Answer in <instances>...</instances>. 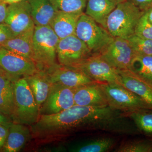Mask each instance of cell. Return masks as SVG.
<instances>
[{
    "label": "cell",
    "mask_w": 152,
    "mask_h": 152,
    "mask_svg": "<svg viewBox=\"0 0 152 152\" xmlns=\"http://www.w3.org/2000/svg\"><path fill=\"white\" fill-rule=\"evenodd\" d=\"M115 113L109 106L93 107L74 105L63 111L40 115L31 126L32 134L39 138L65 135L81 131L111 132Z\"/></svg>",
    "instance_id": "cell-1"
},
{
    "label": "cell",
    "mask_w": 152,
    "mask_h": 152,
    "mask_svg": "<svg viewBox=\"0 0 152 152\" xmlns=\"http://www.w3.org/2000/svg\"><path fill=\"white\" fill-rule=\"evenodd\" d=\"M144 13L129 0L118 3L108 17L106 29L114 38L128 39L134 34L137 24Z\"/></svg>",
    "instance_id": "cell-2"
},
{
    "label": "cell",
    "mask_w": 152,
    "mask_h": 152,
    "mask_svg": "<svg viewBox=\"0 0 152 152\" xmlns=\"http://www.w3.org/2000/svg\"><path fill=\"white\" fill-rule=\"evenodd\" d=\"M59 39L50 26H35L33 61L38 70L46 71L57 64V48Z\"/></svg>",
    "instance_id": "cell-3"
},
{
    "label": "cell",
    "mask_w": 152,
    "mask_h": 152,
    "mask_svg": "<svg viewBox=\"0 0 152 152\" xmlns=\"http://www.w3.org/2000/svg\"><path fill=\"white\" fill-rule=\"evenodd\" d=\"M14 83L15 107L11 120L14 123L32 126L37 121L40 115L34 95L25 77Z\"/></svg>",
    "instance_id": "cell-4"
},
{
    "label": "cell",
    "mask_w": 152,
    "mask_h": 152,
    "mask_svg": "<svg viewBox=\"0 0 152 152\" xmlns=\"http://www.w3.org/2000/svg\"><path fill=\"white\" fill-rule=\"evenodd\" d=\"M75 35L86 44L93 54H100L114 38L107 30L85 12L77 23Z\"/></svg>",
    "instance_id": "cell-5"
},
{
    "label": "cell",
    "mask_w": 152,
    "mask_h": 152,
    "mask_svg": "<svg viewBox=\"0 0 152 152\" xmlns=\"http://www.w3.org/2000/svg\"><path fill=\"white\" fill-rule=\"evenodd\" d=\"M108 106L115 110L132 113L142 109L152 108L138 95L121 85L101 83Z\"/></svg>",
    "instance_id": "cell-6"
},
{
    "label": "cell",
    "mask_w": 152,
    "mask_h": 152,
    "mask_svg": "<svg viewBox=\"0 0 152 152\" xmlns=\"http://www.w3.org/2000/svg\"><path fill=\"white\" fill-rule=\"evenodd\" d=\"M72 68L81 71L95 81L122 86L118 70L107 62L100 54L92 55Z\"/></svg>",
    "instance_id": "cell-7"
},
{
    "label": "cell",
    "mask_w": 152,
    "mask_h": 152,
    "mask_svg": "<svg viewBox=\"0 0 152 152\" xmlns=\"http://www.w3.org/2000/svg\"><path fill=\"white\" fill-rule=\"evenodd\" d=\"M0 69L13 82L38 71L32 60L10 51L1 46Z\"/></svg>",
    "instance_id": "cell-8"
},
{
    "label": "cell",
    "mask_w": 152,
    "mask_h": 152,
    "mask_svg": "<svg viewBox=\"0 0 152 152\" xmlns=\"http://www.w3.org/2000/svg\"><path fill=\"white\" fill-rule=\"evenodd\" d=\"M93 55L84 42L75 35L60 39L57 48V59L62 65L73 67Z\"/></svg>",
    "instance_id": "cell-9"
},
{
    "label": "cell",
    "mask_w": 152,
    "mask_h": 152,
    "mask_svg": "<svg viewBox=\"0 0 152 152\" xmlns=\"http://www.w3.org/2000/svg\"><path fill=\"white\" fill-rule=\"evenodd\" d=\"M52 84H59L70 88L76 89L96 83L81 71L58 63L44 71Z\"/></svg>",
    "instance_id": "cell-10"
},
{
    "label": "cell",
    "mask_w": 152,
    "mask_h": 152,
    "mask_svg": "<svg viewBox=\"0 0 152 152\" xmlns=\"http://www.w3.org/2000/svg\"><path fill=\"white\" fill-rule=\"evenodd\" d=\"M103 58L118 70L129 69L137 56L127 39L115 37L100 54Z\"/></svg>",
    "instance_id": "cell-11"
},
{
    "label": "cell",
    "mask_w": 152,
    "mask_h": 152,
    "mask_svg": "<svg viewBox=\"0 0 152 152\" xmlns=\"http://www.w3.org/2000/svg\"><path fill=\"white\" fill-rule=\"evenodd\" d=\"M4 23L9 26L15 37L34 28L28 0L8 5Z\"/></svg>",
    "instance_id": "cell-12"
},
{
    "label": "cell",
    "mask_w": 152,
    "mask_h": 152,
    "mask_svg": "<svg viewBox=\"0 0 152 152\" xmlns=\"http://www.w3.org/2000/svg\"><path fill=\"white\" fill-rule=\"evenodd\" d=\"M74 105V89L52 84L46 99L40 109V115L58 113Z\"/></svg>",
    "instance_id": "cell-13"
},
{
    "label": "cell",
    "mask_w": 152,
    "mask_h": 152,
    "mask_svg": "<svg viewBox=\"0 0 152 152\" xmlns=\"http://www.w3.org/2000/svg\"><path fill=\"white\" fill-rule=\"evenodd\" d=\"M75 105L93 107L108 106L100 83H96L74 90Z\"/></svg>",
    "instance_id": "cell-14"
},
{
    "label": "cell",
    "mask_w": 152,
    "mask_h": 152,
    "mask_svg": "<svg viewBox=\"0 0 152 152\" xmlns=\"http://www.w3.org/2000/svg\"><path fill=\"white\" fill-rule=\"evenodd\" d=\"M118 72L123 86L138 95L152 108V85L129 69L121 70Z\"/></svg>",
    "instance_id": "cell-15"
},
{
    "label": "cell",
    "mask_w": 152,
    "mask_h": 152,
    "mask_svg": "<svg viewBox=\"0 0 152 152\" xmlns=\"http://www.w3.org/2000/svg\"><path fill=\"white\" fill-rule=\"evenodd\" d=\"M31 137V133L26 125L13 122L9 128L7 137L1 152H19Z\"/></svg>",
    "instance_id": "cell-16"
},
{
    "label": "cell",
    "mask_w": 152,
    "mask_h": 152,
    "mask_svg": "<svg viewBox=\"0 0 152 152\" xmlns=\"http://www.w3.org/2000/svg\"><path fill=\"white\" fill-rule=\"evenodd\" d=\"M83 13H72L58 11L50 26L59 39L75 35L77 23Z\"/></svg>",
    "instance_id": "cell-17"
},
{
    "label": "cell",
    "mask_w": 152,
    "mask_h": 152,
    "mask_svg": "<svg viewBox=\"0 0 152 152\" xmlns=\"http://www.w3.org/2000/svg\"><path fill=\"white\" fill-rule=\"evenodd\" d=\"M35 26H50L58 11L51 0H28Z\"/></svg>",
    "instance_id": "cell-18"
},
{
    "label": "cell",
    "mask_w": 152,
    "mask_h": 152,
    "mask_svg": "<svg viewBox=\"0 0 152 152\" xmlns=\"http://www.w3.org/2000/svg\"><path fill=\"white\" fill-rule=\"evenodd\" d=\"M32 92L39 109L46 99L52 83L44 71L37 72L25 77Z\"/></svg>",
    "instance_id": "cell-19"
},
{
    "label": "cell",
    "mask_w": 152,
    "mask_h": 152,
    "mask_svg": "<svg viewBox=\"0 0 152 152\" xmlns=\"http://www.w3.org/2000/svg\"><path fill=\"white\" fill-rule=\"evenodd\" d=\"M118 4L115 0H87L85 13L106 29L108 17Z\"/></svg>",
    "instance_id": "cell-20"
},
{
    "label": "cell",
    "mask_w": 152,
    "mask_h": 152,
    "mask_svg": "<svg viewBox=\"0 0 152 152\" xmlns=\"http://www.w3.org/2000/svg\"><path fill=\"white\" fill-rule=\"evenodd\" d=\"M34 29L16 36L0 46L10 51L33 60Z\"/></svg>",
    "instance_id": "cell-21"
},
{
    "label": "cell",
    "mask_w": 152,
    "mask_h": 152,
    "mask_svg": "<svg viewBox=\"0 0 152 152\" xmlns=\"http://www.w3.org/2000/svg\"><path fill=\"white\" fill-rule=\"evenodd\" d=\"M15 107L14 82L0 71V111L11 119Z\"/></svg>",
    "instance_id": "cell-22"
},
{
    "label": "cell",
    "mask_w": 152,
    "mask_h": 152,
    "mask_svg": "<svg viewBox=\"0 0 152 152\" xmlns=\"http://www.w3.org/2000/svg\"><path fill=\"white\" fill-rule=\"evenodd\" d=\"M117 142L115 137H102L75 144L70 147L69 150L75 152H108L116 145Z\"/></svg>",
    "instance_id": "cell-23"
},
{
    "label": "cell",
    "mask_w": 152,
    "mask_h": 152,
    "mask_svg": "<svg viewBox=\"0 0 152 152\" xmlns=\"http://www.w3.org/2000/svg\"><path fill=\"white\" fill-rule=\"evenodd\" d=\"M134 124L139 133L152 141V108L125 113Z\"/></svg>",
    "instance_id": "cell-24"
},
{
    "label": "cell",
    "mask_w": 152,
    "mask_h": 152,
    "mask_svg": "<svg viewBox=\"0 0 152 152\" xmlns=\"http://www.w3.org/2000/svg\"><path fill=\"white\" fill-rule=\"evenodd\" d=\"M129 69L152 85V56L137 55Z\"/></svg>",
    "instance_id": "cell-25"
},
{
    "label": "cell",
    "mask_w": 152,
    "mask_h": 152,
    "mask_svg": "<svg viewBox=\"0 0 152 152\" xmlns=\"http://www.w3.org/2000/svg\"><path fill=\"white\" fill-rule=\"evenodd\" d=\"M152 141L149 140H130L123 142L115 151L116 152H150Z\"/></svg>",
    "instance_id": "cell-26"
},
{
    "label": "cell",
    "mask_w": 152,
    "mask_h": 152,
    "mask_svg": "<svg viewBox=\"0 0 152 152\" xmlns=\"http://www.w3.org/2000/svg\"><path fill=\"white\" fill-rule=\"evenodd\" d=\"M87 0H51L58 11L72 13H83Z\"/></svg>",
    "instance_id": "cell-27"
},
{
    "label": "cell",
    "mask_w": 152,
    "mask_h": 152,
    "mask_svg": "<svg viewBox=\"0 0 152 152\" xmlns=\"http://www.w3.org/2000/svg\"><path fill=\"white\" fill-rule=\"evenodd\" d=\"M127 40L137 55L152 56V40L134 34Z\"/></svg>",
    "instance_id": "cell-28"
},
{
    "label": "cell",
    "mask_w": 152,
    "mask_h": 152,
    "mask_svg": "<svg viewBox=\"0 0 152 152\" xmlns=\"http://www.w3.org/2000/svg\"><path fill=\"white\" fill-rule=\"evenodd\" d=\"M134 34L141 37L152 40V24L148 19L147 12L139 20Z\"/></svg>",
    "instance_id": "cell-29"
},
{
    "label": "cell",
    "mask_w": 152,
    "mask_h": 152,
    "mask_svg": "<svg viewBox=\"0 0 152 152\" xmlns=\"http://www.w3.org/2000/svg\"><path fill=\"white\" fill-rule=\"evenodd\" d=\"M15 37L7 25L4 23H0V45Z\"/></svg>",
    "instance_id": "cell-30"
},
{
    "label": "cell",
    "mask_w": 152,
    "mask_h": 152,
    "mask_svg": "<svg viewBox=\"0 0 152 152\" xmlns=\"http://www.w3.org/2000/svg\"><path fill=\"white\" fill-rule=\"evenodd\" d=\"M142 12H145L152 10V0H129Z\"/></svg>",
    "instance_id": "cell-31"
},
{
    "label": "cell",
    "mask_w": 152,
    "mask_h": 152,
    "mask_svg": "<svg viewBox=\"0 0 152 152\" xmlns=\"http://www.w3.org/2000/svg\"><path fill=\"white\" fill-rule=\"evenodd\" d=\"M10 126L0 124V152L1 151L8 135Z\"/></svg>",
    "instance_id": "cell-32"
},
{
    "label": "cell",
    "mask_w": 152,
    "mask_h": 152,
    "mask_svg": "<svg viewBox=\"0 0 152 152\" xmlns=\"http://www.w3.org/2000/svg\"><path fill=\"white\" fill-rule=\"evenodd\" d=\"M7 5L0 2V23L4 22L7 15Z\"/></svg>",
    "instance_id": "cell-33"
},
{
    "label": "cell",
    "mask_w": 152,
    "mask_h": 152,
    "mask_svg": "<svg viewBox=\"0 0 152 152\" xmlns=\"http://www.w3.org/2000/svg\"><path fill=\"white\" fill-rule=\"evenodd\" d=\"M12 123V121L9 117L7 116L0 111V124L10 126Z\"/></svg>",
    "instance_id": "cell-34"
},
{
    "label": "cell",
    "mask_w": 152,
    "mask_h": 152,
    "mask_svg": "<svg viewBox=\"0 0 152 152\" xmlns=\"http://www.w3.org/2000/svg\"><path fill=\"white\" fill-rule=\"evenodd\" d=\"M24 0H0V2L4 3L6 4H15V3L20 2Z\"/></svg>",
    "instance_id": "cell-35"
},
{
    "label": "cell",
    "mask_w": 152,
    "mask_h": 152,
    "mask_svg": "<svg viewBox=\"0 0 152 152\" xmlns=\"http://www.w3.org/2000/svg\"><path fill=\"white\" fill-rule=\"evenodd\" d=\"M148 13V19L149 21L152 24V10L147 12Z\"/></svg>",
    "instance_id": "cell-36"
},
{
    "label": "cell",
    "mask_w": 152,
    "mask_h": 152,
    "mask_svg": "<svg viewBox=\"0 0 152 152\" xmlns=\"http://www.w3.org/2000/svg\"><path fill=\"white\" fill-rule=\"evenodd\" d=\"M117 3H118L122 2L124 1H126V0H115Z\"/></svg>",
    "instance_id": "cell-37"
},
{
    "label": "cell",
    "mask_w": 152,
    "mask_h": 152,
    "mask_svg": "<svg viewBox=\"0 0 152 152\" xmlns=\"http://www.w3.org/2000/svg\"><path fill=\"white\" fill-rule=\"evenodd\" d=\"M150 152H152V147L151 148V150H150Z\"/></svg>",
    "instance_id": "cell-38"
},
{
    "label": "cell",
    "mask_w": 152,
    "mask_h": 152,
    "mask_svg": "<svg viewBox=\"0 0 152 152\" xmlns=\"http://www.w3.org/2000/svg\"><path fill=\"white\" fill-rule=\"evenodd\" d=\"M1 69H0V71H1Z\"/></svg>",
    "instance_id": "cell-39"
}]
</instances>
